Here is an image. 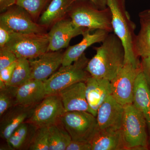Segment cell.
Here are the masks:
<instances>
[{"instance_id": "obj_1", "label": "cell", "mask_w": 150, "mask_h": 150, "mask_svg": "<svg viewBox=\"0 0 150 150\" xmlns=\"http://www.w3.org/2000/svg\"><path fill=\"white\" fill-rule=\"evenodd\" d=\"M99 46L93 47L95 55L89 60L86 70L94 77L111 81L125 62V49L121 39L109 33Z\"/></svg>"}, {"instance_id": "obj_2", "label": "cell", "mask_w": 150, "mask_h": 150, "mask_svg": "<svg viewBox=\"0 0 150 150\" xmlns=\"http://www.w3.org/2000/svg\"><path fill=\"white\" fill-rule=\"evenodd\" d=\"M107 6L112 15L113 32L121 39L125 49V63L141 67V62L134 50L133 43L136 36V25L126 10L124 0H107Z\"/></svg>"}, {"instance_id": "obj_3", "label": "cell", "mask_w": 150, "mask_h": 150, "mask_svg": "<svg viewBox=\"0 0 150 150\" xmlns=\"http://www.w3.org/2000/svg\"><path fill=\"white\" fill-rule=\"evenodd\" d=\"M68 14L78 27L87 28L92 31L97 30L109 33L113 31L112 15L108 7L101 9L88 0H76Z\"/></svg>"}, {"instance_id": "obj_4", "label": "cell", "mask_w": 150, "mask_h": 150, "mask_svg": "<svg viewBox=\"0 0 150 150\" xmlns=\"http://www.w3.org/2000/svg\"><path fill=\"white\" fill-rule=\"evenodd\" d=\"M124 108L121 131L126 150H149V135L144 117L133 103Z\"/></svg>"}, {"instance_id": "obj_5", "label": "cell", "mask_w": 150, "mask_h": 150, "mask_svg": "<svg viewBox=\"0 0 150 150\" xmlns=\"http://www.w3.org/2000/svg\"><path fill=\"white\" fill-rule=\"evenodd\" d=\"M89 61L84 53L71 64L62 66L44 81L46 95L57 94L71 85L80 82H85L91 76L86 69Z\"/></svg>"}, {"instance_id": "obj_6", "label": "cell", "mask_w": 150, "mask_h": 150, "mask_svg": "<svg viewBox=\"0 0 150 150\" xmlns=\"http://www.w3.org/2000/svg\"><path fill=\"white\" fill-rule=\"evenodd\" d=\"M48 33H23L13 32L6 46L18 59L33 60L48 51Z\"/></svg>"}, {"instance_id": "obj_7", "label": "cell", "mask_w": 150, "mask_h": 150, "mask_svg": "<svg viewBox=\"0 0 150 150\" xmlns=\"http://www.w3.org/2000/svg\"><path fill=\"white\" fill-rule=\"evenodd\" d=\"M61 121L73 141L90 142L98 130L96 116L87 111L65 112Z\"/></svg>"}, {"instance_id": "obj_8", "label": "cell", "mask_w": 150, "mask_h": 150, "mask_svg": "<svg viewBox=\"0 0 150 150\" xmlns=\"http://www.w3.org/2000/svg\"><path fill=\"white\" fill-rule=\"evenodd\" d=\"M65 112L59 95H49L35 106L26 122L37 128L48 127L61 121Z\"/></svg>"}, {"instance_id": "obj_9", "label": "cell", "mask_w": 150, "mask_h": 150, "mask_svg": "<svg viewBox=\"0 0 150 150\" xmlns=\"http://www.w3.org/2000/svg\"><path fill=\"white\" fill-rule=\"evenodd\" d=\"M141 72V67L125 63L115 77L110 81L111 95L123 106L133 103L135 82Z\"/></svg>"}, {"instance_id": "obj_10", "label": "cell", "mask_w": 150, "mask_h": 150, "mask_svg": "<svg viewBox=\"0 0 150 150\" xmlns=\"http://www.w3.org/2000/svg\"><path fill=\"white\" fill-rule=\"evenodd\" d=\"M0 21L14 32L23 33H46V28L34 21L28 12L17 5L2 13Z\"/></svg>"}, {"instance_id": "obj_11", "label": "cell", "mask_w": 150, "mask_h": 150, "mask_svg": "<svg viewBox=\"0 0 150 150\" xmlns=\"http://www.w3.org/2000/svg\"><path fill=\"white\" fill-rule=\"evenodd\" d=\"M88 29L76 26L69 17L60 20L52 25L48 33V51H59L68 47L73 38L78 35H83Z\"/></svg>"}, {"instance_id": "obj_12", "label": "cell", "mask_w": 150, "mask_h": 150, "mask_svg": "<svg viewBox=\"0 0 150 150\" xmlns=\"http://www.w3.org/2000/svg\"><path fill=\"white\" fill-rule=\"evenodd\" d=\"M124 110V106L112 95L108 97L98 110V130L121 129Z\"/></svg>"}, {"instance_id": "obj_13", "label": "cell", "mask_w": 150, "mask_h": 150, "mask_svg": "<svg viewBox=\"0 0 150 150\" xmlns=\"http://www.w3.org/2000/svg\"><path fill=\"white\" fill-rule=\"evenodd\" d=\"M64 53L62 50L48 51L35 60H29L30 79L45 81L62 65Z\"/></svg>"}, {"instance_id": "obj_14", "label": "cell", "mask_w": 150, "mask_h": 150, "mask_svg": "<svg viewBox=\"0 0 150 150\" xmlns=\"http://www.w3.org/2000/svg\"><path fill=\"white\" fill-rule=\"evenodd\" d=\"M86 96L91 113L96 116L98 110L106 98L112 95L110 81L90 76L85 82Z\"/></svg>"}, {"instance_id": "obj_15", "label": "cell", "mask_w": 150, "mask_h": 150, "mask_svg": "<svg viewBox=\"0 0 150 150\" xmlns=\"http://www.w3.org/2000/svg\"><path fill=\"white\" fill-rule=\"evenodd\" d=\"M66 112L84 111L91 113L86 96V84L80 82L71 85L58 93Z\"/></svg>"}, {"instance_id": "obj_16", "label": "cell", "mask_w": 150, "mask_h": 150, "mask_svg": "<svg viewBox=\"0 0 150 150\" xmlns=\"http://www.w3.org/2000/svg\"><path fill=\"white\" fill-rule=\"evenodd\" d=\"M46 96L44 81L30 79L17 88L16 105L35 107Z\"/></svg>"}, {"instance_id": "obj_17", "label": "cell", "mask_w": 150, "mask_h": 150, "mask_svg": "<svg viewBox=\"0 0 150 150\" xmlns=\"http://www.w3.org/2000/svg\"><path fill=\"white\" fill-rule=\"evenodd\" d=\"M88 29L83 34L82 40L78 44L69 46L64 53L62 67L72 64L79 59L85 51L95 43H102L109 32L102 30H97L91 33Z\"/></svg>"}, {"instance_id": "obj_18", "label": "cell", "mask_w": 150, "mask_h": 150, "mask_svg": "<svg viewBox=\"0 0 150 150\" xmlns=\"http://www.w3.org/2000/svg\"><path fill=\"white\" fill-rule=\"evenodd\" d=\"M35 107L16 105L1 117L0 135L6 141L18 128L28 119Z\"/></svg>"}, {"instance_id": "obj_19", "label": "cell", "mask_w": 150, "mask_h": 150, "mask_svg": "<svg viewBox=\"0 0 150 150\" xmlns=\"http://www.w3.org/2000/svg\"><path fill=\"white\" fill-rule=\"evenodd\" d=\"M90 143L92 150H126L121 129L98 130Z\"/></svg>"}, {"instance_id": "obj_20", "label": "cell", "mask_w": 150, "mask_h": 150, "mask_svg": "<svg viewBox=\"0 0 150 150\" xmlns=\"http://www.w3.org/2000/svg\"><path fill=\"white\" fill-rule=\"evenodd\" d=\"M133 104L144 117L150 137V88L142 72L135 82Z\"/></svg>"}, {"instance_id": "obj_21", "label": "cell", "mask_w": 150, "mask_h": 150, "mask_svg": "<svg viewBox=\"0 0 150 150\" xmlns=\"http://www.w3.org/2000/svg\"><path fill=\"white\" fill-rule=\"evenodd\" d=\"M75 0H51L38 20L40 25L48 28L68 14Z\"/></svg>"}, {"instance_id": "obj_22", "label": "cell", "mask_w": 150, "mask_h": 150, "mask_svg": "<svg viewBox=\"0 0 150 150\" xmlns=\"http://www.w3.org/2000/svg\"><path fill=\"white\" fill-rule=\"evenodd\" d=\"M37 128L28 122L21 124L15 130L9 138L6 141L8 146L11 149H22L28 146Z\"/></svg>"}, {"instance_id": "obj_23", "label": "cell", "mask_w": 150, "mask_h": 150, "mask_svg": "<svg viewBox=\"0 0 150 150\" xmlns=\"http://www.w3.org/2000/svg\"><path fill=\"white\" fill-rule=\"evenodd\" d=\"M48 130L49 150H66L72 139L61 121L48 126Z\"/></svg>"}, {"instance_id": "obj_24", "label": "cell", "mask_w": 150, "mask_h": 150, "mask_svg": "<svg viewBox=\"0 0 150 150\" xmlns=\"http://www.w3.org/2000/svg\"><path fill=\"white\" fill-rule=\"evenodd\" d=\"M141 28L134 38L133 47L137 58L150 57V23L140 20Z\"/></svg>"}, {"instance_id": "obj_25", "label": "cell", "mask_w": 150, "mask_h": 150, "mask_svg": "<svg viewBox=\"0 0 150 150\" xmlns=\"http://www.w3.org/2000/svg\"><path fill=\"white\" fill-rule=\"evenodd\" d=\"M31 69L29 60L18 59L16 67L8 86L18 87L30 79Z\"/></svg>"}, {"instance_id": "obj_26", "label": "cell", "mask_w": 150, "mask_h": 150, "mask_svg": "<svg viewBox=\"0 0 150 150\" xmlns=\"http://www.w3.org/2000/svg\"><path fill=\"white\" fill-rule=\"evenodd\" d=\"M51 0H16V4L25 9L37 22Z\"/></svg>"}, {"instance_id": "obj_27", "label": "cell", "mask_w": 150, "mask_h": 150, "mask_svg": "<svg viewBox=\"0 0 150 150\" xmlns=\"http://www.w3.org/2000/svg\"><path fill=\"white\" fill-rule=\"evenodd\" d=\"M17 88L7 86L0 88V117L16 105V95Z\"/></svg>"}, {"instance_id": "obj_28", "label": "cell", "mask_w": 150, "mask_h": 150, "mask_svg": "<svg viewBox=\"0 0 150 150\" xmlns=\"http://www.w3.org/2000/svg\"><path fill=\"white\" fill-rule=\"evenodd\" d=\"M28 149L49 150L48 127L37 128L31 140Z\"/></svg>"}, {"instance_id": "obj_29", "label": "cell", "mask_w": 150, "mask_h": 150, "mask_svg": "<svg viewBox=\"0 0 150 150\" xmlns=\"http://www.w3.org/2000/svg\"><path fill=\"white\" fill-rule=\"evenodd\" d=\"M15 54L6 46L0 48V70L16 62Z\"/></svg>"}, {"instance_id": "obj_30", "label": "cell", "mask_w": 150, "mask_h": 150, "mask_svg": "<svg viewBox=\"0 0 150 150\" xmlns=\"http://www.w3.org/2000/svg\"><path fill=\"white\" fill-rule=\"evenodd\" d=\"M16 64L17 61L8 67L0 70V88L8 86Z\"/></svg>"}, {"instance_id": "obj_31", "label": "cell", "mask_w": 150, "mask_h": 150, "mask_svg": "<svg viewBox=\"0 0 150 150\" xmlns=\"http://www.w3.org/2000/svg\"><path fill=\"white\" fill-rule=\"evenodd\" d=\"M13 32L6 25L0 21V48L6 46Z\"/></svg>"}, {"instance_id": "obj_32", "label": "cell", "mask_w": 150, "mask_h": 150, "mask_svg": "<svg viewBox=\"0 0 150 150\" xmlns=\"http://www.w3.org/2000/svg\"><path fill=\"white\" fill-rule=\"evenodd\" d=\"M66 150H92L90 142L72 140Z\"/></svg>"}, {"instance_id": "obj_33", "label": "cell", "mask_w": 150, "mask_h": 150, "mask_svg": "<svg viewBox=\"0 0 150 150\" xmlns=\"http://www.w3.org/2000/svg\"><path fill=\"white\" fill-rule=\"evenodd\" d=\"M142 72L150 88V57L142 58L141 62Z\"/></svg>"}, {"instance_id": "obj_34", "label": "cell", "mask_w": 150, "mask_h": 150, "mask_svg": "<svg viewBox=\"0 0 150 150\" xmlns=\"http://www.w3.org/2000/svg\"><path fill=\"white\" fill-rule=\"evenodd\" d=\"M16 0H0V11L3 13L16 4Z\"/></svg>"}, {"instance_id": "obj_35", "label": "cell", "mask_w": 150, "mask_h": 150, "mask_svg": "<svg viewBox=\"0 0 150 150\" xmlns=\"http://www.w3.org/2000/svg\"><path fill=\"white\" fill-rule=\"evenodd\" d=\"M140 20L148 22L150 23V8L141 12L139 13Z\"/></svg>"}, {"instance_id": "obj_36", "label": "cell", "mask_w": 150, "mask_h": 150, "mask_svg": "<svg viewBox=\"0 0 150 150\" xmlns=\"http://www.w3.org/2000/svg\"><path fill=\"white\" fill-rule=\"evenodd\" d=\"M88 1H91L97 7L101 9L108 7L107 0H88Z\"/></svg>"}, {"instance_id": "obj_37", "label": "cell", "mask_w": 150, "mask_h": 150, "mask_svg": "<svg viewBox=\"0 0 150 150\" xmlns=\"http://www.w3.org/2000/svg\"><path fill=\"white\" fill-rule=\"evenodd\" d=\"M149 149L150 150V137H149Z\"/></svg>"}]
</instances>
